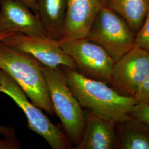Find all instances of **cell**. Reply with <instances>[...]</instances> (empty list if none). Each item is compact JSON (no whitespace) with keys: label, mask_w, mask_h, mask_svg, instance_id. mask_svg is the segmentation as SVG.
I'll return each mask as SVG.
<instances>
[{"label":"cell","mask_w":149,"mask_h":149,"mask_svg":"<svg viewBox=\"0 0 149 149\" xmlns=\"http://www.w3.org/2000/svg\"><path fill=\"white\" fill-rule=\"evenodd\" d=\"M61 67L70 90L83 108L117 123L131 120L130 113L138 103L134 97L122 95L106 82Z\"/></svg>","instance_id":"cell-1"},{"label":"cell","mask_w":149,"mask_h":149,"mask_svg":"<svg viewBox=\"0 0 149 149\" xmlns=\"http://www.w3.org/2000/svg\"><path fill=\"white\" fill-rule=\"evenodd\" d=\"M0 69L11 77L36 106L54 116L41 63L31 55L0 41Z\"/></svg>","instance_id":"cell-2"},{"label":"cell","mask_w":149,"mask_h":149,"mask_svg":"<svg viewBox=\"0 0 149 149\" xmlns=\"http://www.w3.org/2000/svg\"><path fill=\"white\" fill-rule=\"evenodd\" d=\"M41 68L54 114L59 118L71 143L76 146L84 132L85 113L70 90L62 68H50L42 64Z\"/></svg>","instance_id":"cell-3"},{"label":"cell","mask_w":149,"mask_h":149,"mask_svg":"<svg viewBox=\"0 0 149 149\" xmlns=\"http://www.w3.org/2000/svg\"><path fill=\"white\" fill-rule=\"evenodd\" d=\"M0 92L9 96L26 116L28 128L41 136L53 149H72V143L40 108L36 106L13 79L0 69Z\"/></svg>","instance_id":"cell-4"},{"label":"cell","mask_w":149,"mask_h":149,"mask_svg":"<svg viewBox=\"0 0 149 149\" xmlns=\"http://www.w3.org/2000/svg\"><path fill=\"white\" fill-rule=\"evenodd\" d=\"M86 38L104 48L114 62L135 45V34L127 22L104 5Z\"/></svg>","instance_id":"cell-5"},{"label":"cell","mask_w":149,"mask_h":149,"mask_svg":"<svg viewBox=\"0 0 149 149\" xmlns=\"http://www.w3.org/2000/svg\"><path fill=\"white\" fill-rule=\"evenodd\" d=\"M58 42L74 61L77 71L88 77L110 84L115 62L101 45L86 38Z\"/></svg>","instance_id":"cell-6"},{"label":"cell","mask_w":149,"mask_h":149,"mask_svg":"<svg viewBox=\"0 0 149 149\" xmlns=\"http://www.w3.org/2000/svg\"><path fill=\"white\" fill-rule=\"evenodd\" d=\"M149 71V52L135 45L114 63L110 84L121 95L134 97Z\"/></svg>","instance_id":"cell-7"},{"label":"cell","mask_w":149,"mask_h":149,"mask_svg":"<svg viewBox=\"0 0 149 149\" xmlns=\"http://www.w3.org/2000/svg\"><path fill=\"white\" fill-rule=\"evenodd\" d=\"M1 41L31 55L45 66L50 68L65 66L77 71L74 61L61 48L59 42L48 37L31 36L15 33Z\"/></svg>","instance_id":"cell-8"},{"label":"cell","mask_w":149,"mask_h":149,"mask_svg":"<svg viewBox=\"0 0 149 149\" xmlns=\"http://www.w3.org/2000/svg\"><path fill=\"white\" fill-rule=\"evenodd\" d=\"M0 32L48 37L37 15L20 0H0Z\"/></svg>","instance_id":"cell-9"},{"label":"cell","mask_w":149,"mask_h":149,"mask_svg":"<svg viewBox=\"0 0 149 149\" xmlns=\"http://www.w3.org/2000/svg\"><path fill=\"white\" fill-rule=\"evenodd\" d=\"M103 0H67L61 42L86 38L98 12Z\"/></svg>","instance_id":"cell-10"},{"label":"cell","mask_w":149,"mask_h":149,"mask_svg":"<svg viewBox=\"0 0 149 149\" xmlns=\"http://www.w3.org/2000/svg\"><path fill=\"white\" fill-rule=\"evenodd\" d=\"M117 122L88 111L82 138L76 149H111L116 144Z\"/></svg>","instance_id":"cell-11"},{"label":"cell","mask_w":149,"mask_h":149,"mask_svg":"<svg viewBox=\"0 0 149 149\" xmlns=\"http://www.w3.org/2000/svg\"><path fill=\"white\" fill-rule=\"evenodd\" d=\"M67 0H37L36 14L49 38L59 41L63 37Z\"/></svg>","instance_id":"cell-12"},{"label":"cell","mask_w":149,"mask_h":149,"mask_svg":"<svg viewBox=\"0 0 149 149\" xmlns=\"http://www.w3.org/2000/svg\"><path fill=\"white\" fill-rule=\"evenodd\" d=\"M104 5L120 16L135 34L149 10L148 0H105Z\"/></svg>","instance_id":"cell-13"},{"label":"cell","mask_w":149,"mask_h":149,"mask_svg":"<svg viewBox=\"0 0 149 149\" xmlns=\"http://www.w3.org/2000/svg\"><path fill=\"white\" fill-rule=\"evenodd\" d=\"M119 148L149 149V133L138 128H126L122 132Z\"/></svg>","instance_id":"cell-14"},{"label":"cell","mask_w":149,"mask_h":149,"mask_svg":"<svg viewBox=\"0 0 149 149\" xmlns=\"http://www.w3.org/2000/svg\"><path fill=\"white\" fill-rule=\"evenodd\" d=\"M135 45L149 52V10L142 26L135 34Z\"/></svg>","instance_id":"cell-15"},{"label":"cell","mask_w":149,"mask_h":149,"mask_svg":"<svg viewBox=\"0 0 149 149\" xmlns=\"http://www.w3.org/2000/svg\"><path fill=\"white\" fill-rule=\"evenodd\" d=\"M130 115L136 120L149 127V103L138 102Z\"/></svg>","instance_id":"cell-16"},{"label":"cell","mask_w":149,"mask_h":149,"mask_svg":"<svg viewBox=\"0 0 149 149\" xmlns=\"http://www.w3.org/2000/svg\"><path fill=\"white\" fill-rule=\"evenodd\" d=\"M134 98L140 103H149V71Z\"/></svg>","instance_id":"cell-17"},{"label":"cell","mask_w":149,"mask_h":149,"mask_svg":"<svg viewBox=\"0 0 149 149\" xmlns=\"http://www.w3.org/2000/svg\"><path fill=\"white\" fill-rule=\"evenodd\" d=\"M0 134L6 137H16L15 130L10 127L0 125Z\"/></svg>","instance_id":"cell-18"},{"label":"cell","mask_w":149,"mask_h":149,"mask_svg":"<svg viewBox=\"0 0 149 149\" xmlns=\"http://www.w3.org/2000/svg\"><path fill=\"white\" fill-rule=\"evenodd\" d=\"M12 145V141L11 139L5 136L4 138H0V149H10Z\"/></svg>","instance_id":"cell-19"},{"label":"cell","mask_w":149,"mask_h":149,"mask_svg":"<svg viewBox=\"0 0 149 149\" xmlns=\"http://www.w3.org/2000/svg\"><path fill=\"white\" fill-rule=\"evenodd\" d=\"M28 6L34 13L37 12V0H20Z\"/></svg>","instance_id":"cell-20"},{"label":"cell","mask_w":149,"mask_h":149,"mask_svg":"<svg viewBox=\"0 0 149 149\" xmlns=\"http://www.w3.org/2000/svg\"><path fill=\"white\" fill-rule=\"evenodd\" d=\"M13 34V33H6V32H0V41L6 37Z\"/></svg>","instance_id":"cell-21"},{"label":"cell","mask_w":149,"mask_h":149,"mask_svg":"<svg viewBox=\"0 0 149 149\" xmlns=\"http://www.w3.org/2000/svg\"><path fill=\"white\" fill-rule=\"evenodd\" d=\"M103 4H104V2H105V0H103Z\"/></svg>","instance_id":"cell-22"},{"label":"cell","mask_w":149,"mask_h":149,"mask_svg":"<svg viewBox=\"0 0 149 149\" xmlns=\"http://www.w3.org/2000/svg\"><path fill=\"white\" fill-rule=\"evenodd\" d=\"M148 2H149V0H148Z\"/></svg>","instance_id":"cell-23"}]
</instances>
